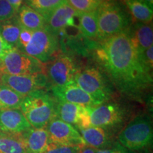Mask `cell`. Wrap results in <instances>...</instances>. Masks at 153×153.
<instances>
[{
	"label": "cell",
	"instance_id": "8fae6325",
	"mask_svg": "<svg viewBox=\"0 0 153 153\" xmlns=\"http://www.w3.org/2000/svg\"><path fill=\"white\" fill-rule=\"evenodd\" d=\"M45 128L48 133L51 143L81 148L86 145L78 130L74 126L59 118H53Z\"/></svg>",
	"mask_w": 153,
	"mask_h": 153
},
{
	"label": "cell",
	"instance_id": "8992f818",
	"mask_svg": "<svg viewBox=\"0 0 153 153\" xmlns=\"http://www.w3.org/2000/svg\"><path fill=\"white\" fill-rule=\"evenodd\" d=\"M43 71V63L16 48H13L0 60V74L22 75Z\"/></svg>",
	"mask_w": 153,
	"mask_h": 153
},
{
	"label": "cell",
	"instance_id": "83f0119b",
	"mask_svg": "<svg viewBox=\"0 0 153 153\" xmlns=\"http://www.w3.org/2000/svg\"><path fill=\"white\" fill-rule=\"evenodd\" d=\"M80 150L81 147L70 146L50 143L44 153H80Z\"/></svg>",
	"mask_w": 153,
	"mask_h": 153
},
{
	"label": "cell",
	"instance_id": "277c9868",
	"mask_svg": "<svg viewBox=\"0 0 153 153\" xmlns=\"http://www.w3.org/2000/svg\"><path fill=\"white\" fill-rule=\"evenodd\" d=\"M116 139L123 147L134 152L152 145L153 129L150 116L142 114L134 118L118 133Z\"/></svg>",
	"mask_w": 153,
	"mask_h": 153
},
{
	"label": "cell",
	"instance_id": "836d02e7",
	"mask_svg": "<svg viewBox=\"0 0 153 153\" xmlns=\"http://www.w3.org/2000/svg\"><path fill=\"white\" fill-rule=\"evenodd\" d=\"M9 4L14 7L15 10L18 12L19 8L22 7V4L24 0H7Z\"/></svg>",
	"mask_w": 153,
	"mask_h": 153
},
{
	"label": "cell",
	"instance_id": "ac0fdd59",
	"mask_svg": "<svg viewBox=\"0 0 153 153\" xmlns=\"http://www.w3.org/2000/svg\"><path fill=\"white\" fill-rule=\"evenodd\" d=\"M129 38L137 54L152 46L153 30L150 24L137 22L131 28L127 30Z\"/></svg>",
	"mask_w": 153,
	"mask_h": 153
},
{
	"label": "cell",
	"instance_id": "d6986e66",
	"mask_svg": "<svg viewBox=\"0 0 153 153\" xmlns=\"http://www.w3.org/2000/svg\"><path fill=\"white\" fill-rule=\"evenodd\" d=\"M28 153H44L49 145V135L45 128L30 129L22 133Z\"/></svg>",
	"mask_w": 153,
	"mask_h": 153
},
{
	"label": "cell",
	"instance_id": "3957f363",
	"mask_svg": "<svg viewBox=\"0 0 153 153\" xmlns=\"http://www.w3.org/2000/svg\"><path fill=\"white\" fill-rule=\"evenodd\" d=\"M55 104L52 96L38 89L24 97L20 110L32 128H43L55 118Z\"/></svg>",
	"mask_w": 153,
	"mask_h": 153
},
{
	"label": "cell",
	"instance_id": "74e56055",
	"mask_svg": "<svg viewBox=\"0 0 153 153\" xmlns=\"http://www.w3.org/2000/svg\"><path fill=\"white\" fill-rule=\"evenodd\" d=\"M135 1H143V0H135Z\"/></svg>",
	"mask_w": 153,
	"mask_h": 153
},
{
	"label": "cell",
	"instance_id": "ba28073f",
	"mask_svg": "<svg viewBox=\"0 0 153 153\" xmlns=\"http://www.w3.org/2000/svg\"><path fill=\"white\" fill-rule=\"evenodd\" d=\"M59 47L57 36L43 28L33 32L30 42L22 51L43 63L52 59Z\"/></svg>",
	"mask_w": 153,
	"mask_h": 153
},
{
	"label": "cell",
	"instance_id": "5b68a950",
	"mask_svg": "<svg viewBox=\"0 0 153 153\" xmlns=\"http://www.w3.org/2000/svg\"><path fill=\"white\" fill-rule=\"evenodd\" d=\"M73 80L82 90L90 95L98 105L108 102L110 99L111 90L98 68L89 67L78 70Z\"/></svg>",
	"mask_w": 153,
	"mask_h": 153
},
{
	"label": "cell",
	"instance_id": "484cf974",
	"mask_svg": "<svg viewBox=\"0 0 153 153\" xmlns=\"http://www.w3.org/2000/svg\"><path fill=\"white\" fill-rule=\"evenodd\" d=\"M65 0H26V5L41 14L45 19Z\"/></svg>",
	"mask_w": 153,
	"mask_h": 153
},
{
	"label": "cell",
	"instance_id": "d4e9b609",
	"mask_svg": "<svg viewBox=\"0 0 153 153\" xmlns=\"http://www.w3.org/2000/svg\"><path fill=\"white\" fill-rule=\"evenodd\" d=\"M24 98L9 87L0 84V111L20 109Z\"/></svg>",
	"mask_w": 153,
	"mask_h": 153
},
{
	"label": "cell",
	"instance_id": "9c48e42d",
	"mask_svg": "<svg viewBox=\"0 0 153 153\" xmlns=\"http://www.w3.org/2000/svg\"><path fill=\"white\" fill-rule=\"evenodd\" d=\"M87 108L91 126L111 131L121 125L126 117L125 109L114 102H105Z\"/></svg>",
	"mask_w": 153,
	"mask_h": 153
},
{
	"label": "cell",
	"instance_id": "4dcf8cb0",
	"mask_svg": "<svg viewBox=\"0 0 153 153\" xmlns=\"http://www.w3.org/2000/svg\"><path fill=\"white\" fill-rule=\"evenodd\" d=\"M95 153H136L134 151H131L126 148L121 144H120L118 140L114 143V144L110 148L102 149V150H95Z\"/></svg>",
	"mask_w": 153,
	"mask_h": 153
},
{
	"label": "cell",
	"instance_id": "9a60e30c",
	"mask_svg": "<svg viewBox=\"0 0 153 153\" xmlns=\"http://www.w3.org/2000/svg\"><path fill=\"white\" fill-rule=\"evenodd\" d=\"M53 96L56 100L80 105L85 107L97 106L91 96L83 91L74 80L62 86H53Z\"/></svg>",
	"mask_w": 153,
	"mask_h": 153
},
{
	"label": "cell",
	"instance_id": "44dd1931",
	"mask_svg": "<svg viewBox=\"0 0 153 153\" xmlns=\"http://www.w3.org/2000/svg\"><path fill=\"white\" fill-rule=\"evenodd\" d=\"M0 153H28L22 134L0 132Z\"/></svg>",
	"mask_w": 153,
	"mask_h": 153
},
{
	"label": "cell",
	"instance_id": "e575fe53",
	"mask_svg": "<svg viewBox=\"0 0 153 153\" xmlns=\"http://www.w3.org/2000/svg\"><path fill=\"white\" fill-rule=\"evenodd\" d=\"M80 153H95V150L87 146V145H85V146L81 148Z\"/></svg>",
	"mask_w": 153,
	"mask_h": 153
},
{
	"label": "cell",
	"instance_id": "603a6c76",
	"mask_svg": "<svg viewBox=\"0 0 153 153\" xmlns=\"http://www.w3.org/2000/svg\"><path fill=\"white\" fill-rule=\"evenodd\" d=\"M22 27L19 25L16 17L0 23V35L3 39L12 48L18 46L19 38Z\"/></svg>",
	"mask_w": 153,
	"mask_h": 153
},
{
	"label": "cell",
	"instance_id": "2e32d148",
	"mask_svg": "<svg viewBox=\"0 0 153 153\" xmlns=\"http://www.w3.org/2000/svg\"><path fill=\"white\" fill-rule=\"evenodd\" d=\"M86 145L94 149L102 150L110 148L117 140L114 131L104 128L90 126L85 129H78Z\"/></svg>",
	"mask_w": 153,
	"mask_h": 153
},
{
	"label": "cell",
	"instance_id": "30bf717a",
	"mask_svg": "<svg viewBox=\"0 0 153 153\" xmlns=\"http://www.w3.org/2000/svg\"><path fill=\"white\" fill-rule=\"evenodd\" d=\"M0 82L24 97L34 91L43 89L47 85L48 79L43 72L22 75L2 74H0Z\"/></svg>",
	"mask_w": 153,
	"mask_h": 153
},
{
	"label": "cell",
	"instance_id": "f1b7e54d",
	"mask_svg": "<svg viewBox=\"0 0 153 153\" xmlns=\"http://www.w3.org/2000/svg\"><path fill=\"white\" fill-rule=\"evenodd\" d=\"M16 14L17 11L7 0H0V23L13 19Z\"/></svg>",
	"mask_w": 153,
	"mask_h": 153
},
{
	"label": "cell",
	"instance_id": "6da1fadb",
	"mask_svg": "<svg viewBox=\"0 0 153 153\" xmlns=\"http://www.w3.org/2000/svg\"><path fill=\"white\" fill-rule=\"evenodd\" d=\"M99 43L95 49L97 60L120 92L137 97L152 85V71L141 62L127 30Z\"/></svg>",
	"mask_w": 153,
	"mask_h": 153
},
{
	"label": "cell",
	"instance_id": "8d00e7d4",
	"mask_svg": "<svg viewBox=\"0 0 153 153\" xmlns=\"http://www.w3.org/2000/svg\"><path fill=\"white\" fill-rule=\"evenodd\" d=\"M143 153H152V152H151L150 150H145V152H143Z\"/></svg>",
	"mask_w": 153,
	"mask_h": 153
},
{
	"label": "cell",
	"instance_id": "f35d334b",
	"mask_svg": "<svg viewBox=\"0 0 153 153\" xmlns=\"http://www.w3.org/2000/svg\"><path fill=\"white\" fill-rule=\"evenodd\" d=\"M0 84H1V82H0Z\"/></svg>",
	"mask_w": 153,
	"mask_h": 153
},
{
	"label": "cell",
	"instance_id": "1f68e13d",
	"mask_svg": "<svg viewBox=\"0 0 153 153\" xmlns=\"http://www.w3.org/2000/svg\"><path fill=\"white\" fill-rule=\"evenodd\" d=\"M33 32L32 30L26 29V28H22L20 32V35L19 38L18 42V46L16 48H18L20 51H23L25 48V47L28 45L29 43L30 39H31L32 35H33Z\"/></svg>",
	"mask_w": 153,
	"mask_h": 153
},
{
	"label": "cell",
	"instance_id": "f546056e",
	"mask_svg": "<svg viewBox=\"0 0 153 153\" xmlns=\"http://www.w3.org/2000/svg\"><path fill=\"white\" fill-rule=\"evenodd\" d=\"M141 62L145 68L152 71L153 68V47L151 46L138 54Z\"/></svg>",
	"mask_w": 153,
	"mask_h": 153
},
{
	"label": "cell",
	"instance_id": "7a4b0ae2",
	"mask_svg": "<svg viewBox=\"0 0 153 153\" xmlns=\"http://www.w3.org/2000/svg\"><path fill=\"white\" fill-rule=\"evenodd\" d=\"M99 43L128 29L130 17L116 0H103L97 9Z\"/></svg>",
	"mask_w": 153,
	"mask_h": 153
},
{
	"label": "cell",
	"instance_id": "7c38bea8",
	"mask_svg": "<svg viewBox=\"0 0 153 153\" xmlns=\"http://www.w3.org/2000/svg\"><path fill=\"white\" fill-rule=\"evenodd\" d=\"M77 71L71 56L62 55L50 63L45 74L53 86H62L72 81Z\"/></svg>",
	"mask_w": 153,
	"mask_h": 153
},
{
	"label": "cell",
	"instance_id": "d590c367",
	"mask_svg": "<svg viewBox=\"0 0 153 153\" xmlns=\"http://www.w3.org/2000/svg\"><path fill=\"white\" fill-rule=\"evenodd\" d=\"M143 2L146 4L149 8L153 9V0H143Z\"/></svg>",
	"mask_w": 153,
	"mask_h": 153
},
{
	"label": "cell",
	"instance_id": "7402d4cb",
	"mask_svg": "<svg viewBox=\"0 0 153 153\" xmlns=\"http://www.w3.org/2000/svg\"><path fill=\"white\" fill-rule=\"evenodd\" d=\"M127 6L130 14L133 19L140 23L150 24L152 22L153 12L152 9L147 6L143 1L135 0H123Z\"/></svg>",
	"mask_w": 153,
	"mask_h": 153
},
{
	"label": "cell",
	"instance_id": "ffe728a7",
	"mask_svg": "<svg viewBox=\"0 0 153 153\" xmlns=\"http://www.w3.org/2000/svg\"><path fill=\"white\" fill-rule=\"evenodd\" d=\"M16 19L22 28L35 31L45 26V19L39 13L24 4L18 11Z\"/></svg>",
	"mask_w": 153,
	"mask_h": 153
},
{
	"label": "cell",
	"instance_id": "52a82bcc",
	"mask_svg": "<svg viewBox=\"0 0 153 153\" xmlns=\"http://www.w3.org/2000/svg\"><path fill=\"white\" fill-rule=\"evenodd\" d=\"M59 45L65 55L76 54L87 56L97 48L98 43L91 40L82 33L79 27L67 26L57 35Z\"/></svg>",
	"mask_w": 153,
	"mask_h": 153
},
{
	"label": "cell",
	"instance_id": "e0dca14e",
	"mask_svg": "<svg viewBox=\"0 0 153 153\" xmlns=\"http://www.w3.org/2000/svg\"><path fill=\"white\" fill-rule=\"evenodd\" d=\"M32 128L20 109L0 111V132L22 134Z\"/></svg>",
	"mask_w": 153,
	"mask_h": 153
},
{
	"label": "cell",
	"instance_id": "d6a6232c",
	"mask_svg": "<svg viewBox=\"0 0 153 153\" xmlns=\"http://www.w3.org/2000/svg\"><path fill=\"white\" fill-rule=\"evenodd\" d=\"M12 48H13L9 45L0 35V60L2 59L4 55Z\"/></svg>",
	"mask_w": 153,
	"mask_h": 153
},
{
	"label": "cell",
	"instance_id": "5bb4252c",
	"mask_svg": "<svg viewBox=\"0 0 153 153\" xmlns=\"http://www.w3.org/2000/svg\"><path fill=\"white\" fill-rule=\"evenodd\" d=\"M55 118L62 121L75 126L77 129L90 127V116L87 107L80 105L56 101Z\"/></svg>",
	"mask_w": 153,
	"mask_h": 153
},
{
	"label": "cell",
	"instance_id": "cb8c5ba5",
	"mask_svg": "<svg viewBox=\"0 0 153 153\" xmlns=\"http://www.w3.org/2000/svg\"><path fill=\"white\" fill-rule=\"evenodd\" d=\"M79 28L86 37L95 41L98 33L97 10L79 13Z\"/></svg>",
	"mask_w": 153,
	"mask_h": 153
},
{
	"label": "cell",
	"instance_id": "4fadbf2b",
	"mask_svg": "<svg viewBox=\"0 0 153 153\" xmlns=\"http://www.w3.org/2000/svg\"><path fill=\"white\" fill-rule=\"evenodd\" d=\"M67 26L79 27V13L65 1L45 19L44 28L57 36L60 30Z\"/></svg>",
	"mask_w": 153,
	"mask_h": 153
},
{
	"label": "cell",
	"instance_id": "4316f807",
	"mask_svg": "<svg viewBox=\"0 0 153 153\" xmlns=\"http://www.w3.org/2000/svg\"><path fill=\"white\" fill-rule=\"evenodd\" d=\"M65 1L76 12L85 13L97 10L103 0H65Z\"/></svg>",
	"mask_w": 153,
	"mask_h": 153
}]
</instances>
